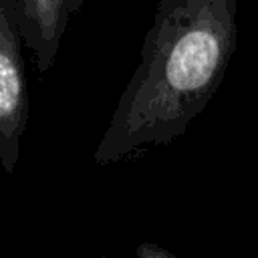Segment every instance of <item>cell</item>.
I'll use <instances>...</instances> for the list:
<instances>
[{
    "label": "cell",
    "instance_id": "obj_1",
    "mask_svg": "<svg viewBox=\"0 0 258 258\" xmlns=\"http://www.w3.org/2000/svg\"><path fill=\"white\" fill-rule=\"evenodd\" d=\"M236 0H159L131 75L95 149L97 165L185 133L236 48Z\"/></svg>",
    "mask_w": 258,
    "mask_h": 258
},
{
    "label": "cell",
    "instance_id": "obj_2",
    "mask_svg": "<svg viewBox=\"0 0 258 258\" xmlns=\"http://www.w3.org/2000/svg\"><path fill=\"white\" fill-rule=\"evenodd\" d=\"M22 30L14 0H0V165L12 175L28 123V85Z\"/></svg>",
    "mask_w": 258,
    "mask_h": 258
},
{
    "label": "cell",
    "instance_id": "obj_3",
    "mask_svg": "<svg viewBox=\"0 0 258 258\" xmlns=\"http://www.w3.org/2000/svg\"><path fill=\"white\" fill-rule=\"evenodd\" d=\"M83 4L85 0H14L24 46L32 52L40 75L52 69L71 18Z\"/></svg>",
    "mask_w": 258,
    "mask_h": 258
},
{
    "label": "cell",
    "instance_id": "obj_4",
    "mask_svg": "<svg viewBox=\"0 0 258 258\" xmlns=\"http://www.w3.org/2000/svg\"><path fill=\"white\" fill-rule=\"evenodd\" d=\"M133 258H177L173 252H169L167 248L155 244V242H141L135 248Z\"/></svg>",
    "mask_w": 258,
    "mask_h": 258
},
{
    "label": "cell",
    "instance_id": "obj_5",
    "mask_svg": "<svg viewBox=\"0 0 258 258\" xmlns=\"http://www.w3.org/2000/svg\"><path fill=\"white\" fill-rule=\"evenodd\" d=\"M95 258H105V256H103V254H99V256H95Z\"/></svg>",
    "mask_w": 258,
    "mask_h": 258
}]
</instances>
